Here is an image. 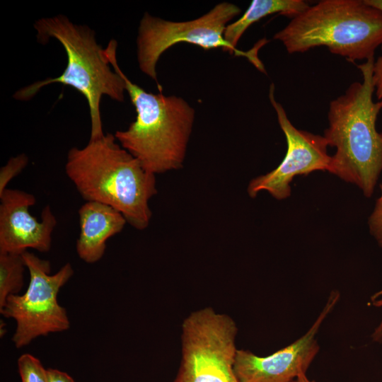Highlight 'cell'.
Wrapping results in <instances>:
<instances>
[{"mask_svg":"<svg viewBox=\"0 0 382 382\" xmlns=\"http://www.w3.org/2000/svg\"><path fill=\"white\" fill-rule=\"evenodd\" d=\"M28 163V158L25 154L11 157L7 163L0 168V194L7 188L8 184L19 175Z\"/></svg>","mask_w":382,"mask_h":382,"instance_id":"cell-16","label":"cell"},{"mask_svg":"<svg viewBox=\"0 0 382 382\" xmlns=\"http://www.w3.org/2000/svg\"><path fill=\"white\" fill-rule=\"evenodd\" d=\"M35 202L33 194L21 190L7 187L0 194V253L50 250L57 218L50 205L43 208L40 220L33 216L29 208Z\"/></svg>","mask_w":382,"mask_h":382,"instance_id":"cell-11","label":"cell"},{"mask_svg":"<svg viewBox=\"0 0 382 382\" xmlns=\"http://www.w3.org/2000/svg\"><path fill=\"white\" fill-rule=\"evenodd\" d=\"M381 54L374 62L372 79L375 89V94L382 108V45Z\"/></svg>","mask_w":382,"mask_h":382,"instance_id":"cell-18","label":"cell"},{"mask_svg":"<svg viewBox=\"0 0 382 382\" xmlns=\"http://www.w3.org/2000/svg\"><path fill=\"white\" fill-rule=\"evenodd\" d=\"M373 306L376 307H382V299L378 300H375L372 303ZM372 338L374 341L381 342L382 341V320L379 325L375 329Z\"/></svg>","mask_w":382,"mask_h":382,"instance_id":"cell-20","label":"cell"},{"mask_svg":"<svg viewBox=\"0 0 382 382\" xmlns=\"http://www.w3.org/2000/svg\"><path fill=\"white\" fill-rule=\"evenodd\" d=\"M274 93V86L271 83L269 99L285 135L286 152L276 168L252 179L247 190L253 198L260 192L266 191L281 200L290 196V183L294 177L316 170L329 171L332 156L328 153V145L323 136L298 129L291 124L283 106L275 100Z\"/></svg>","mask_w":382,"mask_h":382,"instance_id":"cell-9","label":"cell"},{"mask_svg":"<svg viewBox=\"0 0 382 382\" xmlns=\"http://www.w3.org/2000/svg\"><path fill=\"white\" fill-rule=\"evenodd\" d=\"M340 299L332 291L325 305L309 329L290 345L260 357L249 350L238 349L234 371L240 382H291L308 369L319 352L318 332Z\"/></svg>","mask_w":382,"mask_h":382,"instance_id":"cell-10","label":"cell"},{"mask_svg":"<svg viewBox=\"0 0 382 382\" xmlns=\"http://www.w3.org/2000/svg\"><path fill=\"white\" fill-rule=\"evenodd\" d=\"M25 267L23 253H0V310L9 296L23 288Z\"/></svg>","mask_w":382,"mask_h":382,"instance_id":"cell-14","label":"cell"},{"mask_svg":"<svg viewBox=\"0 0 382 382\" xmlns=\"http://www.w3.org/2000/svg\"><path fill=\"white\" fill-rule=\"evenodd\" d=\"M47 374L49 382H75L67 373L56 369H47Z\"/></svg>","mask_w":382,"mask_h":382,"instance_id":"cell-19","label":"cell"},{"mask_svg":"<svg viewBox=\"0 0 382 382\" xmlns=\"http://www.w3.org/2000/svg\"><path fill=\"white\" fill-rule=\"evenodd\" d=\"M18 369L21 382H49L47 369L32 354L26 353L20 356Z\"/></svg>","mask_w":382,"mask_h":382,"instance_id":"cell-15","label":"cell"},{"mask_svg":"<svg viewBox=\"0 0 382 382\" xmlns=\"http://www.w3.org/2000/svg\"><path fill=\"white\" fill-rule=\"evenodd\" d=\"M78 213L80 233L76 253L81 260L93 264L103 257L107 241L120 233L127 222L118 211L97 202H86Z\"/></svg>","mask_w":382,"mask_h":382,"instance_id":"cell-12","label":"cell"},{"mask_svg":"<svg viewBox=\"0 0 382 382\" xmlns=\"http://www.w3.org/2000/svg\"><path fill=\"white\" fill-rule=\"evenodd\" d=\"M30 281L26 291L9 296L1 313L16 320L17 326L12 341L17 348L29 345L34 339L69 328L66 309L57 302L60 289L74 274L70 263L50 274L48 260L26 250L23 253Z\"/></svg>","mask_w":382,"mask_h":382,"instance_id":"cell-8","label":"cell"},{"mask_svg":"<svg viewBox=\"0 0 382 382\" xmlns=\"http://www.w3.org/2000/svg\"><path fill=\"white\" fill-rule=\"evenodd\" d=\"M295 381V380H294ZM294 381H291V382H294Z\"/></svg>","mask_w":382,"mask_h":382,"instance_id":"cell-23","label":"cell"},{"mask_svg":"<svg viewBox=\"0 0 382 382\" xmlns=\"http://www.w3.org/2000/svg\"><path fill=\"white\" fill-rule=\"evenodd\" d=\"M240 13L241 8L229 2L217 4L203 16L187 21H167L145 13L139 22L137 40L140 70L156 81L161 92L163 88L157 79V63L165 51L180 42L193 44L206 50L221 48L236 56L248 57L263 70L262 64L253 52H243L224 38L229 22Z\"/></svg>","mask_w":382,"mask_h":382,"instance_id":"cell-6","label":"cell"},{"mask_svg":"<svg viewBox=\"0 0 382 382\" xmlns=\"http://www.w3.org/2000/svg\"><path fill=\"white\" fill-rule=\"evenodd\" d=\"M374 59L359 64L362 81L352 83L330 103L323 137L335 147L329 173L356 185L369 197L382 171V132L376 128L379 102H374Z\"/></svg>","mask_w":382,"mask_h":382,"instance_id":"cell-2","label":"cell"},{"mask_svg":"<svg viewBox=\"0 0 382 382\" xmlns=\"http://www.w3.org/2000/svg\"><path fill=\"white\" fill-rule=\"evenodd\" d=\"M289 54L325 46L350 61L374 59L382 45V11L364 0H321L273 37Z\"/></svg>","mask_w":382,"mask_h":382,"instance_id":"cell-5","label":"cell"},{"mask_svg":"<svg viewBox=\"0 0 382 382\" xmlns=\"http://www.w3.org/2000/svg\"><path fill=\"white\" fill-rule=\"evenodd\" d=\"M237 327L228 316L204 308L182 325V358L173 382H240L234 371Z\"/></svg>","mask_w":382,"mask_h":382,"instance_id":"cell-7","label":"cell"},{"mask_svg":"<svg viewBox=\"0 0 382 382\" xmlns=\"http://www.w3.org/2000/svg\"><path fill=\"white\" fill-rule=\"evenodd\" d=\"M117 42L110 40L104 54L125 83L137 116L125 130H117V142L154 175L182 168L192 133L195 111L183 98L147 92L133 83L117 60Z\"/></svg>","mask_w":382,"mask_h":382,"instance_id":"cell-3","label":"cell"},{"mask_svg":"<svg viewBox=\"0 0 382 382\" xmlns=\"http://www.w3.org/2000/svg\"><path fill=\"white\" fill-rule=\"evenodd\" d=\"M308 6V3L303 0H253L241 18L227 25L224 38L236 47L248 27L262 18L279 13L292 18Z\"/></svg>","mask_w":382,"mask_h":382,"instance_id":"cell-13","label":"cell"},{"mask_svg":"<svg viewBox=\"0 0 382 382\" xmlns=\"http://www.w3.org/2000/svg\"><path fill=\"white\" fill-rule=\"evenodd\" d=\"M366 4L382 11V0H364Z\"/></svg>","mask_w":382,"mask_h":382,"instance_id":"cell-21","label":"cell"},{"mask_svg":"<svg viewBox=\"0 0 382 382\" xmlns=\"http://www.w3.org/2000/svg\"><path fill=\"white\" fill-rule=\"evenodd\" d=\"M64 169L86 202L114 208L137 230L149 225V202L157 193L156 175L146 171L113 134L70 149Z\"/></svg>","mask_w":382,"mask_h":382,"instance_id":"cell-1","label":"cell"},{"mask_svg":"<svg viewBox=\"0 0 382 382\" xmlns=\"http://www.w3.org/2000/svg\"><path fill=\"white\" fill-rule=\"evenodd\" d=\"M294 382H316L313 380H310L306 374H301L299 376H298Z\"/></svg>","mask_w":382,"mask_h":382,"instance_id":"cell-22","label":"cell"},{"mask_svg":"<svg viewBox=\"0 0 382 382\" xmlns=\"http://www.w3.org/2000/svg\"><path fill=\"white\" fill-rule=\"evenodd\" d=\"M33 26L40 43L45 44L54 38L63 46L67 57L66 66L59 76L35 81L18 89L13 98L27 101L51 83L69 86L87 100L91 117L90 139L103 137L100 108L102 97L107 96L122 102L126 90L123 79L111 69L104 48L96 41L95 32L87 25L72 23L62 14L38 19Z\"/></svg>","mask_w":382,"mask_h":382,"instance_id":"cell-4","label":"cell"},{"mask_svg":"<svg viewBox=\"0 0 382 382\" xmlns=\"http://www.w3.org/2000/svg\"><path fill=\"white\" fill-rule=\"evenodd\" d=\"M381 196L376 200L375 207L369 219V229L378 243L382 247V184Z\"/></svg>","mask_w":382,"mask_h":382,"instance_id":"cell-17","label":"cell"}]
</instances>
